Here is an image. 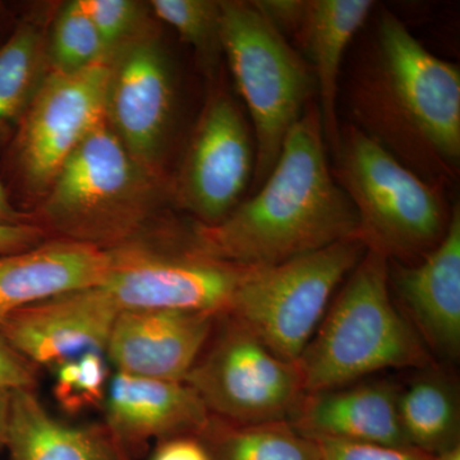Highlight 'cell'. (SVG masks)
I'll list each match as a JSON object with an SVG mask.
<instances>
[{"mask_svg":"<svg viewBox=\"0 0 460 460\" xmlns=\"http://www.w3.org/2000/svg\"><path fill=\"white\" fill-rule=\"evenodd\" d=\"M347 95L353 126L402 165L444 189L458 178L459 66L429 53L387 9Z\"/></svg>","mask_w":460,"mask_h":460,"instance_id":"1","label":"cell"},{"mask_svg":"<svg viewBox=\"0 0 460 460\" xmlns=\"http://www.w3.org/2000/svg\"><path fill=\"white\" fill-rule=\"evenodd\" d=\"M357 232L356 210L326 156L319 105L311 102L255 196L220 223H193L189 235L206 256L262 269L357 237Z\"/></svg>","mask_w":460,"mask_h":460,"instance_id":"2","label":"cell"},{"mask_svg":"<svg viewBox=\"0 0 460 460\" xmlns=\"http://www.w3.org/2000/svg\"><path fill=\"white\" fill-rule=\"evenodd\" d=\"M169 181L138 164L102 120L30 214L48 238L111 251L159 228Z\"/></svg>","mask_w":460,"mask_h":460,"instance_id":"3","label":"cell"},{"mask_svg":"<svg viewBox=\"0 0 460 460\" xmlns=\"http://www.w3.org/2000/svg\"><path fill=\"white\" fill-rule=\"evenodd\" d=\"M295 365L305 394L389 368L434 367V357L394 304L385 256L366 250Z\"/></svg>","mask_w":460,"mask_h":460,"instance_id":"4","label":"cell"},{"mask_svg":"<svg viewBox=\"0 0 460 460\" xmlns=\"http://www.w3.org/2000/svg\"><path fill=\"white\" fill-rule=\"evenodd\" d=\"M332 177L352 202L366 250L413 265L443 241L452 219L444 187L402 164L353 124L341 127Z\"/></svg>","mask_w":460,"mask_h":460,"instance_id":"5","label":"cell"},{"mask_svg":"<svg viewBox=\"0 0 460 460\" xmlns=\"http://www.w3.org/2000/svg\"><path fill=\"white\" fill-rule=\"evenodd\" d=\"M222 9L224 58L252 120L257 190L317 93V84L305 58L252 2L222 0Z\"/></svg>","mask_w":460,"mask_h":460,"instance_id":"6","label":"cell"},{"mask_svg":"<svg viewBox=\"0 0 460 460\" xmlns=\"http://www.w3.org/2000/svg\"><path fill=\"white\" fill-rule=\"evenodd\" d=\"M108 62L75 75L48 74L0 145V181L17 210L40 204L69 157L104 119Z\"/></svg>","mask_w":460,"mask_h":460,"instance_id":"7","label":"cell"},{"mask_svg":"<svg viewBox=\"0 0 460 460\" xmlns=\"http://www.w3.org/2000/svg\"><path fill=\"white\" fill-rule=\"evenodd\" d=\"M357 237L252 269L235 290L226 316L250 330L272 353L296 362L328 311L332 295L365 255Z\"/></svg>","mask_w":460,"mask_h":460,"instance_id":"8","label":"cell"},{"mask_svg":"<svg viewBox=\"0 0 460 460\" xmlns=\"http://www.w3.org/2000/svg\"><path fill=\"white\" fill-rule=\"evenodd\" d=\"M109 252L111 270L99 286L119 311H199L222 316L252 270L204 255L189 234H177L166 226Z\"/></svg>","mask_w":460,"mask_h":460,"instance_id":"9","label":"cell"},{"mask_svg":"<svg viewBox=\"0 0 460 460\" xmlns=\"http://www.w3.org/2000/svg\"><path fill=\"white\" fill-rule=\"evenodd\" d=\"M222 328L184 377L208 413L238 425L288 420L304 398L295 362L272 353L250 330L222 314Z\"/></svg>","mask_w":460,"mask_h":460,"instance_id":"10","label":"cell"},{"mask_svg":"<svg viewBox=\"0 0 460 460\" xmlns=\"http://www.w3.org/2000/svg\"><path fill=\"white\" fill-rule=\"evenodd\" d=\"M222 77L223 72L210 81L183 157L169 180L172 205L201 226L226 219L255 174L252 129Z\"/></svg>","mask_w":460,"mask_h":460,"instance_id":"11","label":"cell"},{"mask_svg":"<svg viewBox=\"0 0 460 460\" xmlns=\"http://www.w3.org/2000/svg\"><path fill=\"white\" fill-rule=\"evenodd\" d=\"M177 113V71L157 23L108 60L104 122L138 164L169 181Z\"/></svg>","mask_w":460,"mask_h":460,"instance_id":"12","label":"cell"},{"mask_svg":"<svg viewBox=\"0 0 460 460\" xmlns=\"http://www.w3.org/2000/svg\"><path fill=\"white\" fill-rule=\"evenodd\" d=\"M120 311L100 286L20 308L0 323V335L31 365L56 368L87 352L105 353Z\"/></svg>","mask_w":460,"mask_h":460,"instance_id":"13","label":"cell"},{"mask_svg":"<svg viewBox=\"0 0 460 460\" xmlns=\"http://www.w3.org/2000/svg\"><path fill=\"white\" fill-rule=\"evenodd\" d=\"M389 261V260H387ZM390 292L432 354L456 361L460 354V208L443 241L422 261H389Z\"/></svg>","mask_w":460,"mask_h":460,"instance_id":"14","label":"cell"},{"mask_svg":"<svg viewBox=\"0 0 460 460\" xmlns=\"http://www.w3.org/2000/svg\"><path fill=\"white\" fill-rule=\"evenodd\" d=\"M219 317L199 311H120L104 354L117 372L183 381L214 334Z\"/></svg>","mask_w":460,"mask_h":460,"instance_id":"15","label":"cell"},{"mask_svg":"<svg viewBox=\"0 0 460 460\" xmlns=\"http://www.w3.org/2000/svg\"><path fill=\"white\" fill-rule=\"evenodd\" d=\"M109 434L133 460L153 440L199 435L211 414L184 381L132 376L115 372L104 401Z\"/></svg>","mask_w":460,"mask_h":460,"instance_id":"16","label":"cell"},{"mask_svg":"<svg viewBox=\"0 0 460 460\" xmlns=\"http://www.w3.org/2000/svg\"><path fill=\"white\" fill-rule=\"evenodd\" d=\"M398 394L399 387L386 381L310 393L288 420L314 440L408 447L399 420Z\"/></svg>","mask_w":460,"mask_h":460,"instance_id":"17","label":"cell"},{"mask_svg":"<svg viewBox=\"0 0 460 460\" xmlns=\"http://www.w3.org/2000/svg\"><path fill=\"white\" fill-rule=\"evenodd\" d=\"M111 266L109 251L58 238L0 256V323L20 308L99 286Z\"/></svg>","mask_w":460,"mask_h":460,"instance_id":"18","label":"cell"},{"mask_svg":"<svg viewBox=\"0 0 460 460\" xmlns=\"http://www.w3.org/2000/svg\"><path fill=\"white\" fill-rule=\"evenodd\" d=\"M374 8L372 0H308L304 21L293 36L316 80L323 137L332 153L341 133L338 81L345 50Z\"/></svg>","mask_w":460,"mask_h":460,"instance_id":"19","label":"cell"},{"mask_svg":"<svg viewBox=\"0 0 460 460\" xmlns=\"http://www.w3.org/2000/svg\"><path fill=\"white\" fill-rule=\"evenodd\" d=\"M9 460H131L104 425H65L54 419L35 389L11 392L5 438Z\"/></svg>","mask_w":460,"mask_h":460,"instance_id":"20","label":"cell"},{"mask_svg":"<svg viewBox=\"0 0 460 460\" xmlns=\"http://www.w3.org/2000/svg\"><path fill=\"white\" fill-rule=\"evenodd\" d=\"M57 5H30L18 12L16 29L0 50V145L40 89L49 68L47 39Z\"/></svg>","mask_w":460,"mask_h":460,"instance_id":"21","label":"cell"},{"mask_svg":"<svg viewBox=\"0 0 460 460\" xmlns=\"http://www.w3.org/2000/svg\"><path fill=\"white\" fill-rule=\"evenodd\" d=\"M423 371L399 387V420L411 447L436 456L459 445V395L445 374L432 367Z\"/></svg>","mask_w":460,"mask_h":460,"instance_id":"22","label":"cell"},{"mask_svg":"<svg viewBox=\"0 0 460 460\" xmlns=\"http://www.w3.org/2000/svg\"><path fill=\"white\" fill-rule=\"evenodd\" d=\"M199 436L214 460H321L319 444L289 420L238 425L210 416Z\"/></svg>","mask_w":460,"mask_h":460,"instance_id":"23","label":"cell"},{"mask_svg":"<svg viewBox=\"0 0 460 460\" xmlns=\"http://www.w3.org/2000/svg\"><path fill=\"white\" fill-rule=\"evenodd\" d=\"M159 22L172 27L195 53L196 62L208 81L222 74V0H151Z\"/></svg>","mask_w":460,"mask_h":460,"instance_id":"24","label":"cell"},{"mask_svg":"<svg viewBox=\"0 0 460 460\" xmlns=\"http://www.w3.org/2000/svg\"><path fill=\"white\" fill-rule=\"evenodd\" d=\"M47 59L49 72L59 75L80 74L108 62L98 30L81 0L57 5L48 29Z\"/></svg>","mask_w":460,"mask_h":460,"instance_id":"25","label":"cell"},{"mask_svg":"<svg viewBox=\"0 0 460 460\" xmlns=\"http://www.w3.org/2000/svg\"><path fill=\"white\" fill-rule=\"evenodd\" d=\"M98 30L107 60L159 23L150 3L141 0H81Z\"/></svg>","mask_w":460,"mask_h":460,"instance_id":"26","label":"cell"},{"mask_svg":"<svg viewBox=\"0 0 460 460\" xmlns=\"http://www.w3.org/2000/svg\"><path fill=\"white\" fill-rule=\"evenodd\" d=\"M54 370V396L66 413L77 414L104 404L109 385L104 353H84L63 362Z\"/></svg>","mask_w":460,"mask_h":460,"instance_id":"27","label":"cell"},{"mask_svg":"<svg viewBox=\"0 0 460 460\" xmlns=\"http://www.w3.org/2000/svg\"><path fill=\"white\" fill-rule=\"evenodd\" d=\"M319 444L321 460H431V454L416 447L350 443V441L314 440Z\"/></svg>","mask_w":460,"mask_h":460,"instance_id":"28","label":"cell"},{"mask_svg":"<svg viewBox=\"0 0 460 460\" xmlns=\"http://www.w3.org/2000/svg\"><path fill=\"white\" fill-rule=\"evenodd\" d=\"M38 371L35 366L20 356L0 335V387L35 389Z\"/></svg>","mask_w":460,"mask_h":460,"instance_id":"29","label":"cell"},{"mask_svg":"<svg viewBox=\"0 0 460 460\" xmlns=\"http://www.w3.org/2000/svg\"><path fill=\"white\" fill-rule=\"evenodd\" d=\"M253 5L287 38L295 36L304 21L308 0H253Z\"/></svg>","mask_w":460,"mask_h":460,"instance_id":"30","label":"cell"},{"mask_svg":"<svg viewBox=\"0 0 460 460\" xmlns=\"http://www.w3.org/2000/svg\"><path fill=\"white\" fill-rule=\"evenodd\" d=\"M150 460H214L199 435H178L157 441Z\"/></svg>","mask_w":460,"mask_h":460,"instance_id":"31","label":"cell"},{"mask_svg":"<svg viewBox=\"0 0 460 460\" xmlns=\"http://www.w3.org/2000/svg\"><path fill=\"white\" fill-rule=\"evenodd\" d=\"M44 230L33 224L9 226L0 223V256L22 252L47 241Z\"/></svg>","mask_w":460,"mask_h":460,"instance_id":"32","label":"cell"},{"mask_svg":"<svg viewBox=\"0 0 460 460\" xmlns=\"http://www.w3.org/2000/svg\"><path fill=\"white\" fill-rule=\"evenodd\" d=\"M0 223L9 226H23L31 224L29 215L21 213L9 199L2 181H0Z\"/></svg>","mask_w":460,"mask_h":460,"instance_id":"33","label":"cell"},{"mask_svg":"<svg viewBox=\"0 0 460 460\" xmlns=\"http://www.w3.org/2000/svg\"><path fill=\"white\" fill-rule=\"evenodd\" d=\"M18 12L13 5L0 2V50L3 49L16 29Z\"/></svg>","mask_w":460,"mask_h":460,"instance_id":"34","label":"cell"},{"mask_svg":"<svg viewBox=\"0 0 460 460\" xmlns=\"http://www.w3.org/2000/svg\"><path fill=\"white\" fill-rule=\"evenodd\" d=\"M11 392L12 390L5 389V387H0V452L4 450L5 438H7Z\"/></svg>","mask_w":460,"mask_h":460,"instance_id":"35","label":"cell"},{"mask_svg":"<svg viewBox=\"0 0 460 460\" xmlns=\"http://www.w3.org/2000/svg\"><path fill=\"white\" fill-rule=\"evenodd\" d=\"M431 460H460V445L447 452L432 456Z\"/></svg>","mask_w":460,"mask_h":460,"instance_id":"36","label":"cell"}]
</instances>
